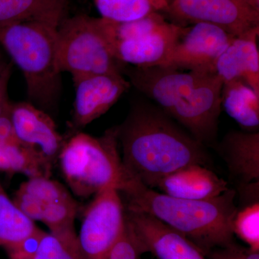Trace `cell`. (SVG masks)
<instances>
[{
  "label": "cell",
  "instance_id": "obj_1",
  "mask_svg": "<svg viewBox=\"0 0 259 259\" xmlns=\"http://www.w3.org/2000/svg\"><path fill=\"white\" fill-rule=\"evenodd\" d=\"M117 127L126 172L149 188L156 189L162 179L186 166H209L205 146L156 107L136 104Z\"/></svg>",
  "mask_w": 259,
  "mask_h": 259
},
{
  "label": "cell",
  "instance_id": "obj_2",
  "mask_svg": "<svg viewBox=\"0 0 259 259\" xmlns=\"http://www.w3.org/2000/svg\"><path fill=\"white\" fill-rule=\"evenodd\" d=\"M120 194L126 209L156 218L192 241L204 255L234 242L236 190L195 200L171 197L132 180Z\"/></svg>",
  "mask_w": 259,
  "mask_h": 259
},
{
  "label": "cell",
  "instance_id": "obj_3",
  "mask_svg": "<svg viewBox=\"0 0 259 259\" xmlns=\"http://www.w3.org/2000/svg\"><path fill=\"white\" fill-rule=\"evenodd\" d=\"M58 26L37 21L0 26V45L23 72L30 103L45 112L54 108L61 92Z\"/></svg>",
  "mask_w": 259,
  "mask_h": 259
},
{
  "label": "cell",
  "instance_id": "obj_4",
  "mask_svg": "<svg viewBox=\"0 0 259 259\" xmlns=\"http://www.w3.org/2000/svg\"><path fill=\"white\" fill-rule=\"evenodd\" d=\"M117 127L100 137L76 133L65 141L59 155L61 172L76 195L88 197L107 188L122 192L132 179L118 149Z\"/></svg>",
  "mask_w": 259,
  "mask_h": 259
},
{
  "label": "cell",
  "instance_id": "obj_5",
  "mask_svg": "<svg viewBox=\"0 0 259 259\" xmlns=\"http://www.w3.org/2000/svg\"><path fill=\"white\" fill-rule=\"evenodd\" d=\"M57 61L61 72L72 78L121 73V64L112 55L98 18L85 15L64 18L59 23Z\"/></svg>",
  "mask_w": 259,
  "mask_h": 259
},
{
  "label": "cell",
  "instance_id": "obj_6",
  "mask_svg": "<svg viewBox=\"0 0 259 259\" xmlns=\"http://www.w3.org/2000/svg\"><path fill=\"white\" fill-rule=\"evenodd\" d=\"M125 224V205L120 192L110 187L95 194L77 236L83 259H107Z\"/></svg>",
  "mask_w": 259,
  "mask_h": 259
},
{
  "label": "cell",
  "instance_id": "obj_7",
  "mask_svg": "<svg viewBox=\"0 0 259 259\" xmlns=\"http://www.w3.org/2000/svg\"><path fill=\"white\" fill-rule=\"evenodd\" d=\"M13 202L32 221L44 223L51 233L74 229L77 203L64 186L49 177H30L20 185Z\"/></svg>",
  "mask_w": 259,
  "mask_h": 259
},
{
  "label": "cell",
  "instance_id": "obj_8",
  "mask_svg": "<svg viewBox=\"0 0 259 259\" xmlns=\"http://www.w3.org/2000/svg\"><path fill=\"white\" fill-rule=\"evenodd\" d=\"M11 120L17 141L36 158L49 177L66 141L55 122L47 112L26 102L12 104Z\"/></svg>",
  "mask_w": 259,
  "mask_h": 259
},
{
  "label": "cell",
  "instance_id": "obj_9",
  "mask_svg": "<svg viewBox=\"0 0 259 259\" xmlns=\"http://www.w3.org/2000/svg\"><path fill=\"white\" fill-rule=\"evenodd\" d=\"M223 83L213 73L181 100L168 114L204 146L214 144L217 138Z\"/></svg>",
  "mask_w": 259,
  "mask_h": 259
},
{
  "label": "cell",
  "instance_id": "obj_10",
  "mask_svg": "<svg viewBox=\"0 0 259 259\" xmlns=\"http://www.w3.org/2000/svg\"><path fill=\"white\" fill-rule=\"evenodd\" d=\"M166 13L180 23L209 24L235 37L259 25V11L238 0H172Z\"/></svg>",
  "mask_w": 259,
  "mask_h": 259
},
{
  "label": "cell",
  "instance_id": "obj_11",
  "mask_svg": "<svg viewBox=\"0 0 259 259\" xmlns=\"http://www.w3.org/2000/svg\"><path fill=\"white\" fill-rule=\"evenodd\" d=\"M235 36L206 23L187 27L163 66L214 73V65Z\"/></svg>",
  "mask_w": 259,
  "mask_h": 259
},
{
  "label": "cell",
  "instance_id": "obj_12",
  "mask_svg": "<svg viewBox=\"0 0 259 259\" xmlns=\"http://www.w3.org/2000/svg\"><path fill=\"white\" fill-rule=\"evenodd\" d=\"M127 74L130 83L154 100L168 115L181 100L213 73L156 66L134 67Z\"/></svg>",
  "mask_w": 259,
  "mask_h": 259
},
{
  "label": "cell",
  "instance_id": "obj_13",
  "mask_svg": "<svg viewBox=\"0 0 259 259\" xmlns=\"http://www.w3.org/2000/svg\"><path fill=\"white\" fill-rule=\"evenodd\" d=\"M75 88L72 123L82 128L104 115L131 88L122 73L72 78Z\"/></svg>",
  "mask_w": 259,
  "mask_h": 259
},
{
  "label": "cell",
  "instance_id": "obj_14",
  "mask_svg": "<svg viewBox=\"0 0 259 259\" xmlns=\"http://www.w3.org/2000/svg\"><path fill=\"white\" fill-rule=\"evenodd\" d=\"M187 27L166 22L147 35L108 44L112 55L122 64L134 67L163 66Z\"/></svg>",
  "mask_w": 259,
  "mask_h": 259
},
{
  "label": "cell",
  "instance_id": "obj_15",
  "mask_svg": "<svg viewBox=\"0 0 259 259\" xmlns=\"http://www.w3.org/2000/svg\"><path fill=\"white\" fill-rule=\"evenodd\" d=\"M125 217L147 252L158 259H207L197 245L156 218L126 209Z\"/></svg>",
  "mask_w": 259,
  "mask_h": 259
},
{
  "label": "cell",
  "instance_id": "obj_16",
  "mask_svg": "<svg viewBox=\"0 0 259 259\" xmlns=\"http://www.w3.org/2000/svg\"><path fill=\"white\" fill-rule=\"evenodd\" d=\"M259 25L234 37L218 58L214 73L223 83L240 80L259 95Z\"/></svg>",
  "mask_w": 259,
  "mask_h": 259
},
{
  "label": "cell",
  "instance_id": "obj_17",
  "mask_svg": "<svg viewBox=\"0 0 259 259\" xmlns=\"http://www.w3.org/2000/svg\"><path fill=\"white\" fill-rule=\"evenodd\" d=\"M218 151L239 188L259 184V133L233 131L228 133Z\"/></svg>",
  "mask_w": 259,
  "mask_h": 259
},
{
  "label": "cell",
  "instance_id": "obj_18",
  "mask_svg": "<svg viewBox=\"0 0 259 259\" xmlns=\"http://www.w3.org/2000/svg\"><path fill=\"white\" fill-rule=\"evenodd\" d=\"M156 189L171 197L199 200L218 197L229 188L209 167L192 164L162 179Z\"/></svg>",
  "mask_w": 259,
  "mask_h": 259
},
{
  "label": "cell",
  "instance_id": "obj_19",
  "mask_svg": "<svg viewBox=\"0 0 259 259\" xmlns=\"http://www.w3.org/2000/svg\"><path fill=\"white\" fill-rule=\"evenodd\" d=\"M68 0H0V26L22 22L59 25Z\"/></svg>",
  "mask_w": 259,
  "mask_h": 259
},
{
  "label": "cell",
  "instance_id": "obj_20",
  "mask_svg": "<svg viewBox=\"0 0 259 259\" xmlns=\"http://www.w3.org/2000/svg\"><path fill=\"white\" fill-rule=\"evenodd\" d=\"M222 106L226 113L245 128L259 125V95L240 80L223 83Z\"/></svg>",
  "mask_w": 259,
  "mask_h": 259
},
{
  "label": "cell",
  "instance_id": "obj_21",
  "mask_svg": "<svg viewBox=\"0 0 259 259\" xmlns=\"http://www.w3.org/2000/svg\"><path fill=\"white\" fill-rule=\"evenodd\" d=\"M38 230L34 221L19 209L0 185V246L8 251Z\"/></svg>",
  "mask_w": 259,
  "mask_h": 259
},
{
  "label": "cell",
  "instance_id": "obj_22",
  "mask_svg": "<svg viewBox=\"0 0 259 259\" xmlns=\"http://www.w3.org/2000/svg\"><path fill=\"white\" fill-rule=\"evenodd\" d=\"M101 18L117 23L134 21L168 9V0H94Z\"/></svg>",
  "mask_w": 259,
  "mask_h": 259
},
{
  "label": "cell",
  "instance_id": "obj_23",
  "mask_svg": "<svg viewBox=\"0 0 259 259\" xmlns=\"http://www.w3.org/2000/svg\"><path fill=\"white\" fill-rule=\"evenodd\" d=\"M32 259H83L74 230L44 232Z\"/></svg>",
  "mask_w": 259,
  "mask_h": 259
},
{
  "label": "cell",
  "instance_id": "obj_24",
  "mask_svg": "<svg viewBox=\"0 0 259 259\" xmlns=\"http://www.w3.org/2000/svg\"><path fill=\"white\" fill-rule=\"evenodd\" d=\"M233 231L248 248L259 251V202L245 204L238 209L233 219Z\"/></svg>",
  "mask_w": 259,
  "mask_h": 259
},
{
  "label": "cell",
  "instance_id": "obj_25",
  "mask_svg": "<svg viewBox=\"0 0 259 259\" xmlns=\"http://www.w3.org/2000/svg\"><path fill=\"white\" fill-rule=\"evenodd\" d=\"M147 253L146 247L125 217V228L107 259H139Z\"/></svg>",
  "mask_w": 259,
  "mask_h": 259
},
{
  "label": "cell",
  "instance_id": "obj_26",
  "mask_svg": "<svg viewBox=\"0 0 259 259\" xmlns=\"http://www.w3.org/2000/svg\"><path fill=\"white\" fill-rule=\"evenodd\" d=\"M205 256L207 259H259V251H254L233 242L211 250Z\"/></svg>",
  "mask_w": 259,
  "mask_h": 259
},
{
  "label": "cell",
  "instance_id": "obj_27",
  "mask_svg": "<svg viewBox=\"0 0 259 259\" xmlns=\"http://www.w3.org/2000/svg\"><path fill=\"white\" fill-rule=\"evenodd\" d=\"M44 232L38 231L13 249L7 251L10 259H32Z\"/></svg>",
  "mask_w": 259,
  "mask_h": 259
},
{
  "label": "cell",
  "instance_id": "obj_28",
  "mask_svg": "<svg viewBox=\"0 0 259 259\" xmlns=\"http://www.w3.org/2000/svg\"><path fill=\"white\" fill-rule=\"evenodd\" d=\"M11 105L0 116V146L18 142L11 120Z\"/></svg>",
  "mask_w": 259,
  "mask_h": 259
},
{
  "label": "cell",
  "instance_id": "obj_29",
  "mask_svg": "<svg viewBox=\"0 0 259 259\" xmlns=\"http://www.w3.org/2000/svg\"><path fill=\"white\" fill-rule=\"evenodd\" d=\"M12 65L3 74H0V116L3 115L7 109L11 105L8 100V88L10 75H11Z\"/></svg>",
  "mask_w": 259,
  "mask_h": 259
},
{
  "label": "cell",
  "instance_id": "obj_30",
  "mask_svg": "<svg viewBox=\"0 0 259 259\" xmlns=\"http://www.w3.org/2000/svg\"><path fill=\"white\" fill-rule=\"evenodd\" d=\"M238 1L253 8V10L259 11V0H238Z\"/></svg>",
  "mask_w": 259,
  "mask_h": 259
},
{
  "label": "cell",
  "instance_id": "obj_31",
  "mask_svg": "<svg viewBox=\"0 0 259 259\" xmlns=\"http://www.w3.org/2000/svg\"><path fill=\"white\" fill-rule=\"evenodd\" d=\"M11 66V64H8L3 56V54L0 52V74H3V72L8 69L9 66Z\"/></svg>",
  "mask_w": 259,
  "mask_h": 259
},
{
  "label": "cell",
  "instance_id": "obj_32",
  "mask_svg": "<svg viewBox=\"0 0 259 259\" xmlns=\"http://www.w3.org/2000/svg\"><path fill=\"white\" fill-rule=\"evenodd\" d=\"M0 259H1V258H0Z\"/></svg>",
  "mask_w": 259,
  "mask_h": 259
}]
</instances>
